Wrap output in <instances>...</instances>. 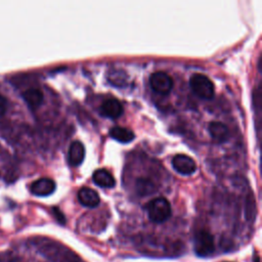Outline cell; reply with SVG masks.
<instances>
[{
  "label": "cell",
  "instance_id": "cell-18",
  "mask_svg": "<svg viewBox=\"0 0 262 262\" xmlns=\"http://www.w3.org/2000/svg\"><path fill=\"white\" fill-rule=\"evenodd\" d=\"M71 262H74V261H71Z\"/></svg>",
  "mask_w": 262,
  "mask_h": 262
},
{
  "label": "cell",
  "instance_id": "cell-17",
  "mask_svg": "<svg viewBox=\"0 0 262 262\" xmlns=\"http://www.w3.org/2000/svg\"><path fill=\"white\" fill-rule=\"evenodd\" d=\"M254 262H260V259H259V257L257 255H256V257L254 259Z\"/></svg>",
  "mask_w": 262,
  "mask_h": 262
},
{
  "label": "cell",
  "instance_id": "cell-5",
  "mask_svg": "<svg viewBox=\"0 0 262 262\" xmlns=\"http://www.w3.org/2000/svg\"><path fill=\"white\" fill-rule=\"evenodd\" d=\"M173 169L182 175H191L196 170V164L192 158L189 156L178 154L172 159Z\"/></svg>",
  "mask_w": 262,
  "mask_h": 262
},
{
  "label": "cell",
  "instance_id": "cell-9",
  "mask_svg": "<svg viewBox=\"0 0 262 262\" xmlns=\"http://www.w3.org/2000/svg\"><path fill=\"white\" fill-rule=\"evenodd\" d=\"M85 158V147L82 142L76 140L73 141L70 145L68 152V162L70 166L77 167L82 164Z\"/></svg>",
  "mask_w": 262,
  "mask_h": 262
},
{
  "label": "cell",
  "instance_id": "cell-10",
  "mask_svg": "<svg viewBox=\"0 0 262 262\" xmlns=\"http://www.w3.org/2000/svg\"><path fill=\"white\" fill-rule=\"evenodd\" d=\"M78 200L81 205L88 208H95L100 202L98 193L89 187H82L78 192Z\"/></svg>",
  "mask_w": 262,
  "mask_h": 262
},
{
  "label": "cell",
  "instance_id": "cell-3",
  "mask_svg": "<svg viewBox=\"0 0 262 262\" xmlns=\"http://www.w3.org/2000/svg\"><path fill=\"white\" fill-rule=\"evenodd\" d=\"M194 251L200 257H209L214 253V237L208 230L201 229L195 233Z\"/></svg>",
  "mask_w": 262,
  "mask_h": 262
},
{
  "label": "cell",
  "instance_id": "cell-6",
  "mask_svg": "<svg viewBox=\"0 0 262 262\" xmlns=\"http://www.w3.org/2000/svg\"><path fill=\"white\" fill-rule=\"evenodd\" d=\"M56 188L55 182L51 178L42 177L34 181L30 185V190L37 196H47L54 192Z\"/></svg>",
  "mask_w": 262,
  "mask_h": 262
},
{
  "label": "cell",
  "instance_id": "cell-2",
  "mask_svg": "<svg viewBox=\"0 0 262 262\" xmlns=\"http://www.w3.org/2000/svg\"><path fill=\"white\" fill-rule=\"evenodd\" d=\"M192 92L202 99H212L215 93L213 82L203 74H194L189 79Z\"/></svg>",
  "mask_w": 262,
  "mask_h": 262
},
{
  "label": "cell",
  "instance_id": "cell-16",
  "mask_svg": "<svg viewBox=\"0 0 262 262\" xmlns=\"http://www.w3.org/2000/svg\"><path fill=\"white\" fill-rule=\"evenodd\" d=\"M6 106H7V101L6 98L0 94V116H2L5 111H6Z\"/></svg>",
  "mask_w": 262,
  "mask_h": 262
},
{
  "label": "cell",
  "instance_id": "cell-8",
  "mask_svg": "<svg viewBox=\"0 0 262 262\" xmlns=\"http://www.w3.org/2000/svg\"><path fill=\"white\" fill-rule=\"evenodd\" d=\"M208 131L213 141L216 143H223L229 137V130L227 126L221 122H211L208 126Z\"/></svg>",
  "mask_w": 262,
  "mask_h": 262
},
{
  "label": "cell",
  "instance_id": "cell-15",
  "mask_svg": "<svg viewBox=\"0 0 262 262\" xmlns=\"http://www.w3.org/2000/svg\"><path fill=\"white\" fill-rule=\"evenodd\" d=\"M53 214H54L56 220H57L59 223H61V224L64 223V220H66V219H64V216L62 215V213H61L57 208H53Z\"/></svg>",
  "mask_w": 262,
  "mask_h": 262
},
{
  "label": "cell",
  "instance_id": "cell-11",
  "mask_svg": "<svg viewBox=\"0 0 262 262\" xmlns=\"http://www.w3.org/2000/svg\"><path fill=\"white\" fill-rule=\"evenodd\" d=\"M92 179L96 185L103 188H112L116 184V180L113 174L103 168L95 170L92 175Z\"/></svg>",
  "mask_w": 262,
  "mask_h": 262
},
{
  "label": "cell",
  "instance_id": "cell-7",
  "mask_svg": "<svg viewBox=\"0 0 262 262\" xmlns=\"http://www.w3.org/2000/svg\"><path fill=\"white\" fill-rule=\"evenodd\" d=\"M99 112L103 117L110 119H117L123 114V105L118 99L110 98L101 103Z\"/></svg>",
  "mask_w": 262,
  "mask_h": 262
},
{
  "label": "cell",
  "instance_id": "cell-12",
  "mask_svg": "<svg viewBox=\"0 0 262 262\" xmlns=\"http://www.w3.org/2000/svg\"><path fill=\"white\" fill-rule=\"evenodd\" d=\"M23 98L31 110H36L42 104L44 95L38 88H29L23 93Z\"/></svg>",
  "mask_w": 262,
  "mask_h": 262
},
{
  "label": "cell",
  "instance_id": "cell-13",
  "mask_svg": "<svg viewBox=\"0 0 262 262\" xmlns=\"http://www.w3.org/2000/svg\"><path fill=\"white\" fill-rule=\"evenodd\" d=\"M110 136L112 138H114L115 140L122 142V143H128L131 142L135 135L133 133L132 130L125 128V127H121V126H115L113 128L110 129Z\"/></svg>",
  "mask_w": 262,
  "mask_h": 262
},
{
  "label": "cell",
  "instance_id": "cell-14",
  "mask_svg": "<svg viewBox=\"0 0 262 262\" xmlns=\"http://www.w3.org/2000/svg\"><path fill=\"white\" fill-rule=\"evenodd\" d=\"M136 189L140 194H148L155 190V184L146 178H139L136 181Z\"/></svg>",
  "mask_w": 262,
  "mask_h": 262
},
{
  "label": "cell",
  "instance_id": "cell-4",
  "mask_svg": "<svg viewBox=\"0 0 262 262\" xmlns=\"http://www.w3.org/2000/svg\"><path fill=\"white\" fill-rule=\"evenodd\" d=\"M149 84L152 90L159 94H168L173 88L172 78L165 72L158 71L151 74L149 78Z\"/></svg>",
  "mask_w": 262,
  "mask_h": 262
},
{
  "label": "cell",
  "instance_id": "cell-1",
  "mask_svg": "<svg viewBox=\"0 0 262 262\" xmlns=\"http://www.w3.org/2000/svg\"><path fill=\"white\" fill-rule=\"evenodd\" d=\"M146 211L150 221L162 223L168 220L172 214L170 203L165 198H156L146 204Z\"/></svg>",
  "mask_w": 262,
  "mask_h": 262
}]
</instances>
